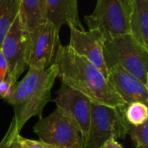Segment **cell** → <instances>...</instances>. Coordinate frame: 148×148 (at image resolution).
I'll return each instance as SVG.
<instances>
[{
    "instance_id": "obj_2",
    "label": "cell",
    "mask_w": 148,
    "mask_h": 148,
    "mask_svg": "<svg viewBox=\"0 0 148 148\" xmlns=\"http://www.w3.org/2000/svg\"><path fill=\"white\" fill-rule=\"evenodd\" d=\"M56 78L57 70L52 63L43 69L29 68L24 77L13 84L5 101L14 110L13 121L8 129L10 137L20 134L30 118L42 117L44 107L51 101V89Z\"/></svg>"
},
{
    "instance_id": "obj_13",
    "label": "cell",
    "mask_w": 148,
    "mask_h": 148,
    "mask_svg": "<svg viewBox=\"0 0 148 148\" xmlns=\"http://www.w3.org/2000/svg\"><path fill=\"white\" fill-rule=\"evenodd\" d=\"M130 34L148 49V0H131Z\"/></svg>"
},
{
    "instance_id": "obj_21",
    "label": "cell",
    "mask_w": 148,
    "mask_h": 148,
    "mask_svg": "<svg viewBox=\"0 0 148 148\" xmlns=\"http://www.w3.org/2000/svg\"><path fill=\"white\" fill-rule=\"evenodd\" d=\"M7 78V64L4 56L0 49V81Z\"/></svg>"
},
{
    "instance_id": "obj_9",
    "label": "cell",
    "mask_w": 148,
    "mask_h": 148,
    "mask_svg": "<svg viewBox=\"0 0 148 148\" xmlns=\"http://www.w3.org/2000/svg\"><path fill=\"white\" fill-rule=\"evenodd\" d=\"M56 108L71 116L79 125L84 142L89 132L91 120V101L85 95L65 84L61 85L54 100Z\"/></svg>"
},
{
    "instance_id": "obj_17",
    "label": "cell",
    "mask_w": 148,
    "mask_h": 148,
    "mask_svg": "<svg viewBox=\"0 0 148 148\" xmlns=\"http://www.w3.org/2000/svg\"><path fill=\"white\" fill-rule=\"evenodd\" d=\"M127 134L135 143L136 148H148V121L137 127L129 125Z\"/></svg>"
},
{
    "instance_id": "obj_16",
    "label": "cell",
    "mask_w": 148,
    "mask_h": 148,
    "mask_svg": "<svg viewBox=\"0 0 148 148\" xmlns=\"http://www.w3.org/2000/svg\"><path fill=\"white\" fill-rule=\"evenodd\" d=\"M127 121L134 127L140 126L148 121V107L147 104L135 101L127 104L125 109Z\"/></svg>"
},
{
    "instance_id": "obj_14",
    "label": "cell",
    "mask_w": 148,
    "mask_h": 148,
    "mask_svg": "<svg viewBox=\"0 0 148 148\" xmlns=\"http://www.w3.org/2000/svg\"><path fill=\"white\" fill-rule=\"evenodd\" d=\"M18 16L28 31L46 22V0H20Z\"/></svg>"
},
{
    "instance_id": "obj_4",
    "label": "cell",
    "mask_w": 148,
    "mask_h": 148,
    "mask_svg": "<svg viewBox=\"0 0 148 148\" xmlns=\"http://www.w3.org/2000/svg\"><path fill=\"white\" fill-rule=\"evenodd\" d=\"M33 131L41 141L56 148H84L79 125L59 108L48 116L40 117Z\"/></svg>"
},
{
    "instance_id": "obj_12",
    "label": "cell",
    "mask_w": 148,
    "mask_h": 148,
    "mask_svg": "<svg viewBox=\"0 0 148 148\" xmlns=\"http://www.w3.org/2000/svg\"><path fill=\"white\" fill-rule=\"evenodd\" d=\"M46 18L59 31L64 24L84 29L79 18L77 0H46Z\"/></svg>"
},
{
    "instance_id": "obj_22",
    "label": "cell",
    "mask_w": 148,
    "mask_h": 148,
    "mask_svg": "<svg viewBox=\"0 0 148 148\" xmlns=\"http://www.w3.org/2000/svg\"><path fill=\"white\" fill-rule=\"evenodd\" d=\"M100 148H124L123 146L119 143L114 138H109L107 140Z\"/></svg>"
},
{
    "instance_id": "obj_8",
    "label": "cell",
    "mask_w": 148,
    "mask_h": 148,
    "mask_svg": "<svg viewBox=\"0 0 148 148\" xmlns=\"http://www.w3.org/2000/svg\"><path fill=\"white\" fill-rule=\"evenodd\" d=\"M27 37L28 30L17 16L1 46V51L7 64L6 79L12 86L28 67L25 61Z\"/></svg>"
},
{
    "instance_id": "obj_3",
    "label": "cell",
    "mask_w": 148,
    "mask_h": 148,
    "mask_svg": "<svg viewBox=\"0 0 148 148\" xmlns=\"http://www.w3.org/2000/svg\"><path fill=\"white\" fill-rule=\"evenodd\" d=\"M103 57L107 69L121 66L148 87V49L130 33L106 40Z\"/></svg>"
},
{
    "instance_id": "obj_1",
    "label": "cell",
    "mask_w": 148,
    "mask_h": 148,
    "mask_svg": "<svg viewBox=\"0 0 148 148\" xmlns=\"http://www.w3.org/2000/svg\"><path fill=\"white\" fill-rule=\"evenodd\" d=\"M53 64L62 84L79 91L92 102L118 108L127 105L116 94L106 76L69 45H60Z\"/></svg>"
},
{
    "instance_id": "obj_19",
    "label": "cell",
    "mask_w": 148,
    "mask_h": 148,
    "mask_svg": "<svg viewBox=\"0 0 148 148\" xmlns=\"http://www.w3.org/2000/svg\"><path fill=\"white\" fill-rule=\"evenodd\" d=\"M0 148H21L17 140V135L10 137L9 132L7 131L3 139L0 142Z\"/></svg>"
},
{
    "instance_id": "obj_11",
    "label": "cell",
    "mask_w": 148,
    "mask_h": 148,
    "mask_svg": "<svg viewBox=\"0 0 148 148\" xmlns=\"http://www.w3.org/2000/svg\"><path fill=\"white\" fill-rule=\"evenodd\" d=\"M107 80L127 105L135 101L148 104V87L121 66L108 69Z\"/></svg>"
},
{
    "instance_id": "obj_6",
    "label": "cell",
    "mask_w": 148,
    "mask_h": 148,
    "mask_svg": "<svg viewBox=\"0 0 148 148\" xmlns=\"http://www.w3.org/2000/svg\"><path fill=\"white\" fill-rule=\"evenodd\" d=\"M131 0H97L91 15L84 19L88 29L98 30L104 40L130 33Z\"/></svg>"
},
{
    "instance_id": "obj_5",
    "label": "cell",
    "mask_w": 148,
    "mask_h": 148,
    "mask_svg": "<svg viewBox=\"0 0 148 148\" xmlns=\"http://www.w3.org/2000/svg\"><path fill=\"white\" fill-rule=\"evenodd\" d=\"M127 105L112 108L91 101V120L84 148H100L109 138L124 139L129 123L125 118Z\"/></svg>"
},
{
    "instance_id": "obj_20",
    "label": "cell",
    "mask_w": 148,
    "mask_h": 148,
    "mask_svg": "<svg viewBox=\"0 0 148 148\" xmlns=\"http://www.w3.org/2000/svg\"><path fill=\"white\" fill-rule=\"evenodd\" d=\"M11 87L12 85L7 79L0 81V99L6 101V99L10 95Z\"/></svg>"
},
{
    "instance_id": "obj_7",
    "label": "cell",
    "mask_w": 148,
    "mask_h": 148,
    "mask_svg": "<svg viewBox=\"0 0 148 148\" xmlns=\"http://www.w3.org/2000/svg\"><path fill=\"white\" fill-rule=\"evenodd\" d=\"M60 45L59 30L49 21L29 30L25 54L28 67L37 69L49 67Z\"/></svg>"
},
{
    "instance_id": "obj_15",
    "label": "cell",
    "mask_w": 148,
    "mask_h": 148,
    "mask_svg": "<svg viewBox=\"0 0 148 148\" xmlns=\"http://www.w3.org/2000/svg\"><path fill=\"white\" fill-rule=\"evenodd\" d=\"M20 0H0V49L4 37L18 16Z\"/></svg>"
},
{
    "instance_id": "obj_18",
    "label": "cell",
    "mask_w": 148,
    "mask_h": 148,
    "mask_svg": "<svg viewBox=\"0 0 148 148\" xmlns=\"http://www.w3.org/2000/svg\"><path fill=\"white\" fill-rule=\"evenodd\" d=\"M17 140L21 148H56L43 141L29 140V139L22 137L20 134L17 135Z\"/></svg>"
},
{
    "instance_id": "obj_10",
    "label": "cell",
    "mask_w": 148,
    "mask_h": 148,
    "mask_svg": "<svg viewBox=\"0 0 148 148\" xmlns=\"http://www.w3.org/2000/svg\"><path fill=\"white\" fill-rule=\"evenodd\" d=\"M104 38L95 29L82 30L70 27V39L69 46L79 56L86 58L95 65L107 78L108 69L103 57Z\"/></svg>"
}]
</instances>
